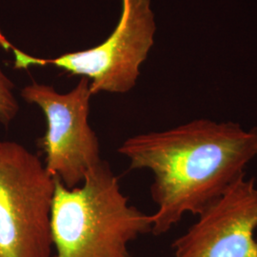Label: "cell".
Segmentation results:
<instances>
[{
  "mask_svg": "<svg viewBox=\"0 0 257 257\" xmlns=\"http://www.w3.org/2000/svg\"><path fill=\"white\" fill-rule=\"evenodd\" d=\"M118 153L128 159L130 169L153 174L151 194L157 211L152 214V232L160 235L186 213L199 215L245 175L257 156V127L194 120L128 138Z\"/></svg>",
  "mask_w": 257,
  "mask_h": 257,
  "instance_id": "obj_1",
  "label": "cell"
},
{
  "mask_svg": "<svg viewBox=\"0 0 257 257\" xmlns=\"http://www.w3.org/2000/svg\"><path fill=\"white\" fill-rule=\"evenodd\" d=\"M153 216L128 202L105 161L84 182L67 188L55 178L51 230L55 257H133L128 244L152 231Z\"/></svg>",
  "mask_w": 257,
  "mask_h": 257,
  "instance_id": "obj_2",
  "label": "cell"
},
{
  "mask_svg": "<svg viewBox=\"0 0 257 257\" xmlns=\"http://www.w3.org/2000/svg\"><path fill=\"white\" fill-rule=\"evenodd\" d=\"M55 178L23 145L0 140V257H53Z\"/></svg>",
  "mask_w": 257,
  "mask_h": 257,
  "instance_id": "obj_3",
  "label": "cell"
},
{
  "mask_svg": "<svg viewBox=\"0 0 257 257\" xmlns=\"http://www.w3.org/2000/svg\"><path fill=\"white\" fill-rule=\"evenodd\" d=\"M150 2L122 0L121 18L112 34L100 45L85 51L39 58L23 53L9 41L6 50H13L17 70L53 65L68 74L88 78L92 95L102 92L125 93L135 87L140 65L154 43L156 25Z\"/></svg>",
  "mask_w": 257,
  "mask_h": 257,
  "instance_id": "obj_4",
  "label": "cell"
},
{
  "mask_svg": "<svg viewBox=\"0 0 257 257\" xmlns=\"http://www.w3.org/2000/svg\"><path fill=\"white\" fill-rule=\"evenodd\" d=\"M92 95L86 77L66 93L37 82L21 91L24 100L38 106L46 117V132L39 146L47 171L70 189L80 186L103 161L98 138L89 123Z\"/></svg>",
  "mask_w": 257,
  "mask_h": 257,
  "instance_id": "obj_5",
  "label": "cell"
},
{
  "mask_svg": "<svg viewBox=\"0 0 257 257\" xmlns=\"http://www.w3.org/2000/svg\"><path fill=\"white\" fill-rule=\"evenodd\" d=\"M257 187L241 176L173 243L174 257H257Z\"/></svg>",
  "mask_w": 257,
  "mask_h": 257,
  "instance_id": "obj_6",
  "label": "cell"
},
{
  "mask_svg": "<svg viewBox=\"0 0 257 257\" xmlns=\"http://www.w3.org/2000/svg\"><path fill=\"white\" fill-rule=\"evenodd\" d=\"M6 37L0 32V47H3ZM19 110V103L14 94V84L0 70V124L9 126Z\"/></svg>",
  "mask_w": 257,
  "mask_h": 257,
  "instance_id": "obj_7",
  "label": "cell"
},
{
  "mask_svg": "<svg viewBox=\"0 0 257 257\" xmlns=\"http://www.w3.org/2000/svg\"><path fill=\"white\" fill-rule=\"evenodd\" d=\"M53 257H55V256H53Z\"/></svg>",
  "mask_w": 257,
  "mask_h": 257,
  "instance_id": "obj_8",
  "label": "cell"
}]
</instances>
